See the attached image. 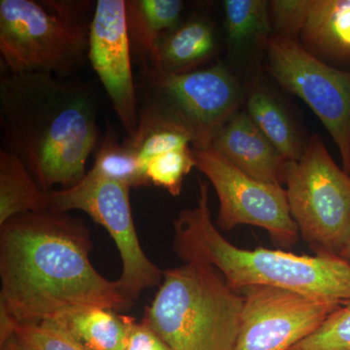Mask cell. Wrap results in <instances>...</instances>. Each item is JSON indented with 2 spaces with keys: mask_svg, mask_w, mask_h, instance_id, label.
<instances>
[{
  "mask_svg": "<svg viewBox=\"0 0 350 350\" xmlns=\"http://www.w3.org/2000/svg\"><path fill=\"white\" fill-rule=\"evenodd\" d=\"M209 186L199 178V197L174 222V250L184 262L211 265L234 291L271 286L350 301V264L338 255H297L259 247L243 250L228 241L214 225Z\"/></svg>",
  "mask_w": 350,
  "mask_h": 350,
  "instance_id": "3",
  "label": "cell"
},
{
  "mask_svg": "<svg viewBox=\"0 0 350 350\" xmlns=\"http://www.w3.org/2000/svg\"><path fill=\"white\" fill-rule=\"evenodd\" d=\"M14 335L34 350H92L56 322L16 325Z\"/></svg>",
  "mask_w": 350,
  "mask_h": 350,
  "instance_id": "25",
  "label": "cell"
},
{
  "mask_svg": "<svg viewBox=\"0 0 350 350\" xmlns=\"http://www.w3.org/2000/svg\"><path fill=\"white\" fill-rule=\"evenodd\" d=\"M83 220L68 213H25L0 227V312L15 325L57 321L92 308L114 312L133 301L90 259Z\"/></svg>",
  "mask_w": 350,
  "mask_h": 350,
  "instance_id": "1",
  "label": "cell"
},
{
  "mask_svg": "<svg viewBox=\"0 0 350 350\" xmlns=\"http://www.w3.org/2000/svg\"><path fill=\"white\" fill-rule=\"evenodd\" d=\"M180 0H128L126 23L131 52L148 66L160 39L181 24Z\"/></svg>",
  "mask_w": 350,
  "mask_h": 350,
  "instance_id": "16",
  "label": "cell"
},
{
  "mask_svg": "<svg viewBox=\"0 0 350 350\" xmlns=\"http://www.w3.org/2000/svg\"><path fill=\"white\" fill-rule=\"evenodd\" d=\"M266 47L271 75L317 115L350 175V71L322 61L296 39L273 34Z\"/></svg>",
  "mask_w": 350,
  "mask_h": 350,
  "instance_id": "9",
  "label": "cell"
},
{
  "mask_svg": "<svg viewBox=\"0 0 350 350\" xmlns=\"http://www.w3.org/2000/svg\"><path fill=\"white\" fill-rule=\"evenodd\" d=\"M228 42L241 50L257 40H268L271 33L269 2L265 0H225Z\"/></svg>",
  "mask_w": 350,
  "mask_h": 350,
  "instance_id": "20",
  "label": "cell"
},
{
  "mask_svg": "<svg viewBox=\"0 0 350 350\" xmlns=\"http://www.w3.org/2000/svg\"><path fill=\"white\" fill-rule=\"evenodd\" d=\"M194 167V150L187 146L154 157L147 163L144 172L149 184L177 197L180 195L184 178Z\"/></svg>",
  "mask_w": 350,
  "mask_h": 350,
  "instance_id": "23",
  "label": "cell"
},
{
  "mask_svg": "<svg viewBox=\"0 0 350 350\" xmlns=\"http://www.w3.org/2000/svg\"><path fill=\"white\" fill-rule=\"evenodd\" d=\"M125 350H172L144 322H137L133 317L128 319V336Z\"/></svg>",
  "mask_w": 350,
  "mask_h": 350,
  "instance_id": "27",
  "label": "cell"
},
{
  "mask_svg": "<svg viewBox=\"0 0 350 350\" xmlns=\"http://www.w3.org/2000/svg\"><path fill=\"white\" fill-rule=\"evenodd\" d=\"M5 150L24 163L46 192L86 176L100 138L87 90L47 73H6L0 79Z\"/></svg>",
  "mask_w": 350,
  "mask_h": 350,
  "instance_id": "2",
  "label": "cell"
},
{
  "mask_svg": "<svg viewBox=\"0 0 350 350\" xmlns=\"http://www.w3.org/2000/svg\"><path fill=\"white\" fill-rule=\"evenodd\" d=\"M0 350H34L31 347L25 345L24 342L16 337L15 335L7 338L5 342L0 344Z\"/></svg>",
  "mask_w": 350,
  "mask_h": 350,
  "instance_id": "28",
  "label": "cell"
},
{
  "mask_svg": "<svg viewBox=\"0 0 350 350\" xmlns=\"http://www.w3.org/2000/svg\"><path fill=\"white\" fill-rule=\"evenodd\" d=\"M94 7L85 0H1L0 55L7 73L77 72L88 57Z\"/></svg>",
  "mask_w": 350,
  "mask_h": 350,
  "instance_id": "5",
  "label": "cell"
},
{
  "mask_svg": "<svg viewBox=\"0 0 350 350\" xmlns=\"http://www.w3.org/2000/svg\"><path fill=\"white\" fill-rule=\"evenodd\" d=\"M131 188L88 172L79 183L64 190L50 191V211H80L109 232L122 262L117 280L131 301L148 288L160 286L163 271L145 254L131 213Z\"/></svg>",
  "mask_w": 350,
  "mask_h": 350,
  "instance_id": "8",
  "label": "cell"
},
{
  "mask_svg": "<svg viewBox=\"0 0 350 350\" xmlns=\"http://www.w3.org/2000/svg\"><path fill=\"white\" fill-rule=\"evenodd\" d=\"M128 319L107 308H92L66 315L56 323L92 350H125Z\"/></svg>",
  "mask_w": 350,
  "mask_h": 350,
  "instance_id": "19",
  "label": "cell"
},
{
  "mask_svg": "<svg viewBox=\"0 0 350 350\" xmlns=\"http://www.w3.org/2000/svg\"><path fill=\"white\" fill-rule=\"evenodd\" d=\"M125 142L137 154L144 172L154 157L193 144L192 137L180 126L144 119H139L137 133Z\"/></svg>",
  "mask_w": 350,
  "mask_h": 350,
  "instance_id": "22",
  "label": "cell"
},
{
  "mask_svg": "<svg viewBox=\"0 0 350 350\" xmlns=\"http://www.w3.org/2000/svg\"><path fill=\"white\" fill-rule=\"evenodd\" d=\"M146 75V103L139 119L180 126L192 137L194 149L211 147L239 112L241 86L222 64L180 75Z\"/></svg>",
  "mask_w": 350,
  "mask_h": 350,
  "instance_id": "7",
  "label": "cell"
},
{
  "mask_svg": "<svg viewBox=\"0 0 350 350\" xmlns=\"http://www.w3.org/2000/svg\"><path fill=\"white\" fill-rule=\"evenodd\" d=\"M216 36L213 25L194 18L181 23L160 39L147 71L159 75H180L196 70L215 51Z\"/></svg>",
  "mask_w": 350,
  "mask_h": 350,
  "instance_id": "14",
  "label": "cell"
},
{
  "mask_svg": "<svg viewBox=\"0 0 350 350\" xmlns=\"http://www.w3.org/2000/svg\"><path fill=\"white\" fill-rule=\"evenodd\" d=\"M290 350H350V301L332 313L310 337Z\"/></svg>",
  "mask_w": 350,
  "mask_h": 350,
  "instance_id": "24",
  "label": "cell"
},
{
  "mask_svg": "<svg viewBox=\"0 0 350 350\" xmlns=\"http://www.w3.org/2000/svg\"><path fill=\"white\" fill-rule=\"evenodd\" d=\"M91 174L131 188L150 185L135 151L126 142L120 144L116 133L108 128Z\"/></svg>",
  "mask_w": 350,
  "mask_h": 350,
  "instance_id": "21",
  "label": "cell"
},
{
  "mask_svg": "<svg viewBox=\"0 0 350 350\" xmlns=\"http://www.w3.org/2000/svg\"><path fill=\"white\" fill-rule=\"evenodd\" d=\"M211 148L257 180L282 186L288 162L245 112H237L211 142Z\"/></svg>",
  "mask_w": 350,
  "mask_h": 350,
  "instance_id": "13",
  "label": "cell"
},
{
  "mask_svg": "<svg viewBox=\"0 0 350 350\" xmlns=\"http://www.w3.org/2000/svg\"><path fill=\"white\" fill-rule=\"evenodd\" d=\"M285 185L300 237L319 254L340 256L350 241V175L313 135L298 161L289 162Z\"/></svg>",
  "mask_w": 350,
  "mask_h": 350,
  "instance_id": "6",
  "label": "cell"
},
{
  "mask_svg": "<svg viewBox=\"0 0 350 350\" xmlns=\"http://www.w3.org/2000/svg\"><path fill=\"white\" fill-rule=\"evenodd\" d=\"M340 256L350 264V241L347 243V245L342 248V250L340 251Z\"/></svg>",
  "mask_w": 350,
  "mask_h": 350,
  "instance_id": "29",
  "label": "cell"
},
{
  "mask_svg": "<svg viewBox=\"0 0 350 350\" xmlns=\"http://www.w3.org/2000/svg\"><path fill=\"white\" fill-rule=\"evenodd\" d=\"M49 193L17 157L5 149L0 151V227L22 214L50 211Z\"/></svg>",
  "mask_w": 350,
  "mask_h": 350,
  "instance_id": "17",
  "label": "cell"
},
{
  "mask_svg": "<svg viewBox=\"0 0 350 350\" xmlns=\"http://www.w3.org/2000/svg\"><path fill=\"white\" fill-rule=\"evenodd\" d=\"M241 292L243 306L236 350H290L345 304L262 285Z\"/></svg>",
  "mask_w": 350,
  "mask_h": 350,
  "instance_id": "11",
  "label": "cell"
},
{
  "mask_svg": "<svg viewBox=\"0 0 350 350\" xmlns=\"http://www.w3.org/2000/svg\"><path fill=\"white\" fill-rule=\"evenodd\" d=\"M300 36L322 61L350 64V0H314Z\"/></svg>",
  "mask_w": 350,
  "mask_h": 350,
  "instance_id": "15",
  "label": "cell"
},
{
  "mask_svg": "<svg viewBox=\"0 0 350 350\" xmlns=\"http://www.w3.org/2000/svg\"><path fill=\"white\" fill-rule=\"evenodd\" d=\"M246 113L288 163L301 158L306 144H303L291 117L273 94L266 90H253L246 103Z\"/></svg>",
  "mask_w": 350,
  "mask_h": 350,
  "instance_id": "18",
  "label": "cell"
},
{
  "mask_svg": "<svg viewBox=\"0 0 350 350\" xmlns=\"http://www.w3.org/2000/svg\"><path fill=\"white\" fill-rule=\"evenodd\" d=\"M314 0H273L269 2L271 22L278 36L296 39L301 34Z\"/></svg>",
  "mask_w": 350,
  "mask_h": 350,
  "instance_id": "26",
  "label": "cell"
},
{
  "mask_svg": "<svg viewBox=\"0 0 350 350\" xmlns=\"http://www.w3.org/2000/svg\"><path fill=\"white\" fill-rule=\"evenodd\" d=\"M196 167L206 175L219 200L217 226L232 231L241 225L265 230L273 243L291 247L300 232L290 213L286 190L265 183L234 167L213 148L194 149Z\"/></svg>",
  "mask_w": 350,
  "mask_h": 350,
  "instance_id": "10",
  "label": "cell"
},
{
  "mask_svg": "<svg viewBox=\"0 0 350 350\" xmlns=\"http://www.w3.org/2000/svg\"><path fill=\"white\" fill-rule=\"evenodd\" d=\"M131 54L126 1L98 0L90 31L88 59L107 91L129 138L133 137L139 124Z\"/></svg>",
  "mask_w": 350,
  "mask_h": 350,
  "instance_id": "12",
  "label": "cell"
},
{
  "mask_svg": "<svg viewBox=\"0 0 350 350\" xmlns=\"http://www.w3.org/2000/svg\"><path fill=\"white\" fill-rule=\"evenodd\" d=\"M243 296L211 265L165 269L142 321L172 350H236Z\"/></svg>",
  "mask_w": 350,
  "mask_h": 350,
  "instance_id": "4",
  "label": "cell"
}]
</instances>
